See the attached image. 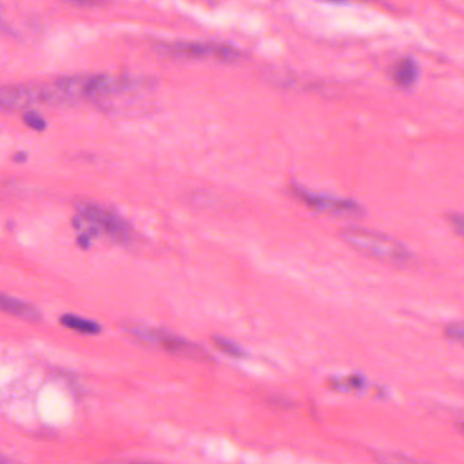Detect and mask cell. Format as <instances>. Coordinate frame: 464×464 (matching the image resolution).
Masks as SVG:
<instances>
[{
  "label": "cell",
  "instance_id": "obj_1",
  "mask_svg": "<svg viewBox=\"0 0 464 464\" xmlns=\"http://www.w3.org/2000/svg\"><path fill=\"white\" fill-rule=\"evenodd\" d=\"M342 239L353 249L377 259L401 263L406 262L410 257L409 249L401 242L376 232L359 228L346 229L342 232Z\"/></svg>",
  "mask_w": 464,
  "mask_h": 464
},
{
  "label": "cell",
  "instance_id": "obj_2",
  "mask_svg": "<svg viewBox=\"0 0 464 464\" xmlns=\"http://www.w3.org/2000/svg\"><path fill=\"white\" fill-rule=\"evenodd\" d=\"M75 210L78 218L93 226L98 233L106 234L119 242L131 239V225L114 210L93 202H78Z\"/></svg>",
  "mask_w": 464,
  "mask_h": 464
},
{
  "label": "cell",
  "instance_id": "obj_3",
  "mask_svg": "<svg viewBox=\"0 0 464 464\" xmlns=\"http://www.w3.org/2000/svg\"><path fill=\"white\" fill-rule=\"evenodd\" d=\"M55 86L14 85L0 86V111H18L35 104H62Z\"/></svg>",
  "mask_w": 464,
  "mask_h": 464
},
{
  "label": "cell",
  "instance_id": "obj_4",
  "mask_svg": "<svg viewBox=\"0 0 464 464\" xmlns=\"http://www.w3.org/2000/svg\"><path fill=\"white\" fill-rule=\"evenodd\" d=\"M135 335L146 339L148 342L156 343V345L163 348L168 353L174 356L182 357V359H195V361H206L210 359L207 351L198 346L197 343L190 342L181 336L174 335V333H166V331L156 330V328H135Z\"/></svg>",
  "mask_w": 464,
  "mask_h": 464
},
{
  "label": "cell",
  "instance_id": "obj_5",
  "mask_svg": "<svg viewBox=\"0 0 464 464\" xmlns=\"http://www.w3.org/2000/svg\"><path fill=\"white\" fill-rule=\"evenodd\" d=\"M164 49L172 56L216 57L223 60H237L242 52L236 46L223 43H199V41H177L166 44Z\"/></svg>",
  "mask_w": 464,
  "mask_h": 464
},
{
  "label": "cell",
  "instance_id": "obj_6",
  "mask_svg": "<svg viewBox=\"0 0 464 464\" xmlns=\"http://www.w3.org/2000/svg\"><path fill=\"white\" fill-rule=\"evenodd\" d=\"M293 192L305 205L314 210L322 211V213L357 214L362 211L361 206L354 200L341 199V198L331 197V195L307 191L301 187H293Z\"/></svg>",
  "mask_w": 464,
  "mask_h": 464
},
{
  "label": "cell",
  "instance_id": "obj_7",
  "mask_svg": "<svg viewBox=\"0 0 464 464\" xmlns=\"http://www.w3.org/2000/svg\"><path fill=\"white\" fill-rule=\"evenodd\" d=\"M0 311L6 312L12 316L20 317L22 320H28V322H38L41 319V314L38 308L33 307L29 302L22 301V299L4 293H0Z\"/></svg>",
  "mask_w": 464,
  "mask_h": 464
},
{
  "label": "cell",
  "instance_id": "obj_8",
  "mask_svg": "<svg viewBox=\"0 0 464 464\" xmlns=\"http://www.w3.org/2000/svg\"><path fill=\"white\" fill-rule=\"evenodd\" d=\"M419 77V67L413 57L401 59L395 69H393L392 78L401 88H410L417 82Z\"/></svg>",
  "mask_w": 464,
  "mask_h": 464
},
{
  "label": "cell",
  "instance_id": "obj_9",
  "mask_svg": "<svg viewBox=\"0 0 464 464\" xmlns=\"http://www.w3.org/2000/svg\"><path fill=\"white\" fill-rule=\"evenodd\" d=\"M60 322L70 330L77 331L80 333H88V335H96L101 331V325L98 323L75 316V315H64Z\"/></svg>",
  "mask_w": 464,
  "mask_h": 464
},
{
  "label": "cell",
  "instance_id": "obj_10",
  "mask_svg": "<svg viewBox=\"0 0 464 464\" xmlns=\"http://www.w3.org/2000/svg\"><path fill=\"white\" fill-rule=\"evenodd\" d=\"M376 460L379 464H426L422 463V461L414 460V459L408 458V456L390 452L376 453Z\"/></svg>",
  "mask_w": 464,
  "mask_h": 464
},
{
  "label": "cell",
  "instance_id": "obj_11",
  "mask_svg": "<svg viewBox=\"0 0 464 464\" xmlns=\"http://www.w3.org/2000/svg\"><path fill=\"white\" fill-rule=\"evenodd\" d=\"M23 122L29 129L35 130V131L41 132L46 129V119L38 111H32V109H29L23 114Z\"/></svg>",
  "mask_w": 464,
  "mask_h": 464
},
{
  "label": "cell",
  "instance_id": "obj_12",
  "mask_svg": "<svg viewBox=\"0 0 464 464\" xmlns=\"http://www.w3.org/2000/svg\"><path fill=\"white\" fill-rule=\"evenodd\" d=\"M214 343H215L216 348L224 353L229 354V356L240 357L242 354L241 349L237 348L234 343L229 342L226 339L214 338Z\"/></svg>",
  "mask_w": 464,
  "mask_h": 464
},
{
  "label": "cell",
  "instance_id": "obj_13",
  "mask_svg": "<svg viewBox=\"0 0 464 464\" xmlns=\"http://www.w3.org/2000/svg\"><path fill=\"white\" fill-rule=\"evenodd\" d=\"M463 325H451V327H448L447 330V335L450 336V338H452L453 341H463Z\"/></svg>",
  "mask_w": 464,
  "mask_h": 464
},
{
  "label": "cell",
  "instance_id": "obj_14",
  "mask_svg": "<svg viewBox=\"0 0 464 464\" xmlns=\"http://www.w3.org/2000/svg\"><path fill=\"white\" fill-rule=\"evenodd\" d=\"M451 221H452L453 225L456 226V231L459 232V233H461V231H463V218H461V215H455L451 218Z\"/></svg>",
  "mask_w": 464,
  "mask_h": 464
},
{
  "label": "cell",
  "instance_id": "obj_15",
  "mask_svg": "<svg viewBox=\"0 0 464 464\" xmlns=\"http://www.w3.org/2000/svg\"><path fill=\"white\" fill-rule=\"evenodd\" d=\"M13 160L15 161V163L22 164L26 161V153H23V151H18L17 154H15L14 157H13Z\"/></svg>",
  "mask_w": 464,
  "mask_h": 464
},
{
  "label": "cell",
  "instance_id": "obj_16",
  "mask_svg": "<svg viewBox=\"0 0 464 464\" xmlns=\"http://www.w3.org/2000/svg\"><path fill=\"white\" fill-rule=\"evenodd\" d=\"M0 464H10V461L7 460L6 458H4V456L0 455Z\"/></svg>",
  "mask_w": 464,
  "mask_h": 464
},
{
  "label": "cell",
  "instance_id": "obj_17",
  "mask_svg": "<svg viewBox=\"0 0 464 464\" xmlns=\"http://www.w3.org/2000/svg\"><path fill=\"white\" fill-rule=\"evenodd\" d=\"M129 464H154V463H148V461H132V463Z\"/></svg>",
  "mask_w": 464,
  "mask_h": 464
},
{
  "label": "cell",
  "instance_id": "obj_18",
  "mask_svg": "<svg viewBox=\"0 0 464 464\" xmlns=\"http://www.w3.org/2000/svg\"><path fill=\"white\" fill-rule=\"evenodd\" d=\"M0 28L6 29V25H4V21H2V18H0Z\"/></svg>",
  "mask_w": 464,
  "mask_h": 464
}]
</instances>
